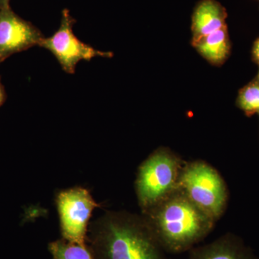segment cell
I'll return each mask as SVG.
<instances>
[{"label": "cell", "mask_w": 259, "mask_h": 259, "mask_svg": "<svg viewBox=\"0 0 259 259\" xmlns=\"http://www.w3.org/2000/svg\"><path fill=\"white\" fill-rule=\"evenodd\" d=\"M188 259H255L236 236L226 235L212 243L194 247Z\"/></svg>", "instance_id": "cell-9"}, {"label": "cell", "mask_w": 259, "mask_h": 259, "mask_svg": "<svg viewBox=\"0 0 259 259\" xmlns=\"http://www.w3.org/2000/svg\"><path fill=\"white\" fill-rule=\"evenodd\" d=\"M250 56L251 61L258 66L259 71V36L257 37L253 42L250 50Z\"/></svg>", "instance_id": "cell-13"}, {"label": "cell", "mask_w": 259, "mask_h": 259, "mask_svg": "<svg viewBox=\"0 0 259 259\" xmlns=\"http://www.w3.org/2000/svg\"><path fill=\"white\" fill-rule=\"evenodd\" d=\"M209 64L221 67L231 55L232 42L228 25L191 44Z\"/></svg>", "instance_id": "cell-10"}, {"label": "cell", "mask_w": 259, "mask_h": 259, "mask_svg": "<svg viewBox=\"0 0 259 259\" xmlns=\"http://www.w3.org/2000/svg\"><path fill=\"white\" fill-rule=\"evenodd\" d=\"M54 259H94L87 245L71 243L66 240H58L49 245Z\"/></svg>", "instance_id": "cell-12"}, {"label": "cell", "mask_w": 259, "mask_h": 259, "mask_svg": "<svg viewBox=\"0 0 259 259\" xmlns=\"http://www.w3.org/2000/svg\"><path fill=\"white\" fill-rule=\"evenodd\" d=\"M178 187L214 221L221 217L226 208L228 192L226 182L205 162L194 161L182 167Z\"/></svg>", "instance_id": "cell-4"}, {"label": "cell", "mask_w": 259, "mask_h": 259, "mask_svg": "<svg viewBox=\"0 0 259 259\" xmlns=\"http://www.w3.org/2000/svg\"><path fill=\"white\" fill-rule=\"evenodd\" d=\"M94 259H168L144 215L109 211L89 224Z\"/></svg>", "instance_id": "cell-1"}, {"label": "cell", "mask_w": 259, "mask_h": 259, "mask_svg": "<svg viewBox=\"0 0 259 259\" xmlns=\"http://www.w3.org/2000/svg\"><path fill=\"white\" fill-rule=\"evenodd\" d=\"M228 13L217 0H199L192 15L191 44L227 25Z\"/></svg>", "instance_id": "cell-8"}, {"label": "cell", "mask_w": 259, "mask_h": 259, "mask_svg": "<svg viewBox=\"0 0 259 259\" xmlns=\"http://www.w3.org/2000/svg\"><path fill=\"white\" fill-rule=\"evenodd\" d=\"M257 1H258V2H259V0H257Z\"/></svg>", "instance_id": "cell-16"}, {"label": "cell", "mask_w": 259, "mask_h": 259, "mask_svg": "<svg viewBox=\"0 0 259 259\" xmlns=\"http://www.w3.org/2000/svg\"><path fill=\"white\" fill-rule=\"evenodd\" d=\"M74 23L75 20L70 15L69 10H63L59 30L51 37H44L38 46L50 51L64 71L74 74L80 61H90L95 57H113L112 52L97 50L81 42L73 32Z\"/></svg>", "instance_id": "cell-5"}, {"label": "cell", "mask_w": 259, "mask_h": 259, "mask_svg": "<svg viewBox=\"0 0 259 259\" xmlns=\"http://www.w3.org/2000/svg\"><path fill=\"white\" fill-rule=\"evenodd\" d=\"M63 239L86 245L89 221L99 204L86 189L74 187L61 191L56 197Z\"/></svg>", "instance_id": "cell-6"}, {"label": "cell", "mask_w": 259, "mask_h": 259, "mask_svg": "<svg viewBox=\"0 0 259 259\" xmlns=\"http://www.w3.org/2000/svg\"><path fill=\"white\" fill-rule=\"evenodd\" d=\"M10 8V0H0V10Z\"/></svg>", "instance_id": "cell-15"}, {"label": "cell", "mask_w": 259, "mask_h": 259, "mask_svg": "<svg viewBox=\"0 0 259 259\" xmlns=\"http://www.w3.org/2000/svg\"><path fill=\"white\" fill-rule=\"evenodd\" d=\"M143 215L162 248L170 253L192 249L210 233L215 223L179 187Z\"/></svg>", "instance_id": "cell-2"}, {"label": "cell", "mask_w": 259, "mask_h": 259, "mask_svg": "<svg viewBox=\"0 0 259 259\" xmlns=\"http://www.w3.org/2000/svg\"><path fill=\"white\" fill-rule=\"evenodd\" d=\"M236 105L246 117L259 115V71L256 76L238 90Z\"/></svg>", "instance_id": "cell-11"}, {"label": "cell", "mask_w": 259, "mask_h": 259, "mask_svg": "<svg viewBox=\"0 0 259 259\" xmlns=\"http://www.w3.org/2000/svg\"><path fill=\"white\" fill-rule=\"evenodd\" d=\"M7 93L5 91L4 85L2 83L1 76H0V107L6 101Z\"/></svg>", "instance_id": "cell-14"}, {"label": "cell", "mask_w": 259, "mask_h": 259, "mask_svg": "<svg viewBox=\"0 0 259 259\" xmlns=\"http://www.w3.org/2000/svg\"><path fill=\"white\" fill-rule=\"evenodd\" d=\"M182 166L171 150L159 148L140 166L136 187L143 212L152 208L178 187Z\"/></svg>", "instance_id": "cell-3"}, {"label": "cell", "mask_w": 259, "mask_h": 259, "mask_svg": "<svg viewBox=\"0 0 259 259\" xmlns=\"http://www.w3.org/2000/svg\"><path fill=\"white\" fill-rule=\"evenodd\" d=\"M44 36L11 8L0 10V64L17 53L39 46Z\"/></svg>", "instance_id": "cell-7"}]
</instances>
